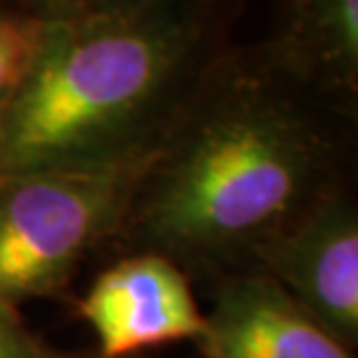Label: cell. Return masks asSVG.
Masks as SVG:
<instances>
[{"instance_id": "obj_5", "label": "cell", "mask_w": 358, "mask_h": 358, "mask_svg": "<svg viewBox=\"0 0 358 358\" xmlns=\"http://www.w3.org/2000/svg\"><path fill=\"white\" fill-rule=\"evenodd\" d=\"M80 314L96 335L100 358L196 342L205 331V312L186 272L154 252L126 254L105 268L80 300Z\"/></svg>"}, {"instance_id": "obj_3", "label": "cell", "mask_w": 358, "mask_h": 358, "mask_svg": "<svg viewBox=\"0 0 358 358\" xmlns=\"http://www.w3.org/2000/svg\"><path fill=\"white\" fill-rule=\"evenodd\" d=\"M140 168L0 177V305L59 296L93 249L114 242Z\"/></svg>"}, {"instance_id": "obj_12", "label": "cell", "mask_w": 358, "mask_h": 358, "mask_svg": "<svg viewBox=\"0 0 358 358\" xmlns=\"http://www.w3.org/2000/svg\"><path fill=\"white\" fill-rule=\"evenodd\" d=\"M52 358H56V356H52Z\"/></svg>"}, {"instance_id": "obj_4", "label": "cell", "mask_w": 358, "mask_h": 358, "mask_svg": "<svg viewBox=\"0 0 358 358\" xmlns=\"http://www.w3.org/2000/svg\"><path fill=\"white\" fill-rule=\"evenodd\" d=\"M272 277L349 349L358 342V210L352 186L335 191L256 254Z\"/></svg>"}, {"instance_id": "obj_2", "label": "cell", "mask_w": 358, "mask_h": 358, "mask_svg": "<svg viewBox=\"0 0 358 358\" xmlns=\"http://www.w3.org/2000/svg\"><path fill=\"white\" fill-rule=\"evenodd\" d=\"M240 10V0H117L49 24L0 112L5 175L142 166L233 45Z\"/></svg>"}, {"instance_id": "obj_7", "label": "cell", "mask_w": 358, "mask_h": 358, "mask_svg": "<svg viewBox=\"0 0 358 358\" xmlns=\"http://www.w3.org/2000/svg\"><path fill=\"white\" fill-rule=\"evenodd\" d=\"M268 59L303 87L356 114L358 0H275Z\"/></svg>"}, {"instance_id": "obj_8", "label": "cell", "mask_w": 358, "mask_h": 358, "mask_svg": "<svg viewBox=\"0 0 358 358\" xmlns=\"http://www.w3.org/2000/svg\"><path fill=\"white\" fill-rule=\"evenodd\" d=\"M47 35V24L0 0V112L21 91Z\"/></svg>"}, {"instance_id": "obj_6", "label": "cell", "mask_w": 358, "mask_h": 358, "mask_svg": "<svg viewBox=\"0 0 358 358\" xmlns=\"http://www.w3.org/2000/svg\"><path fill=\"white\" fill-rule=\"evenodd\" d=\"M214 279L205 331L196 340L207 358H354L266 272L238 270Z\"/></svg>"}, {"instance_id": "obj_10", "label": "cell", "mask_w": 358, "mask_h": 358, "mask_svg": "<svg viewBox=\"0 0 358 358\" xmlns=\"http://www.w3.org/2000/svg\"><path fill=\"white\" fill-rule=\"evenodd\" d=\"M0 358H52L33 338L14 307L0 305Z\"/></svg>"}, {"instance_id": "obj_11", "label": "cell", "mask_w": 358, "mask_h": 358, "mask_svg": "<svg viewBox=\"0 0 358 358\" xmlns=\"http://www.w3.org/2000/svg\"><path fill=\"white\" fill-rule=\"evenodd\" d=\"M5 175V170H3V161H0V177H3Z\"/></svg>"}, {"instance_id": "obj_1", "label": "cell", "mask_w": 358, "mask_h": 358, "mask_svg": "<svg viewBox=\"0 0 358 358\" xmlns=\"http://www.w3.org/2000/svg\"><path fill=\"white\" fill-rule=\"evenodd\" d=\"M356 114L303 87L261 45L207 68L142 163L112 245L184 272L249 270L272 238L347 189Z\"/></svg>"}, {"instance_id": "obj_9", "label": "cell", "mask_w": 358, "mask_h": 358, "mask_svg": "<svg viewBox=\"0 0 358 358\" xmlns=\"http://www.w3.org/2000/svg\"><path fill=\"white\" fill-rule=\"evenodd\" d=\"M17 10L31 14L42 24H63L80 17H87L117 0H5Z\"/></svg>"}]
</instances>
